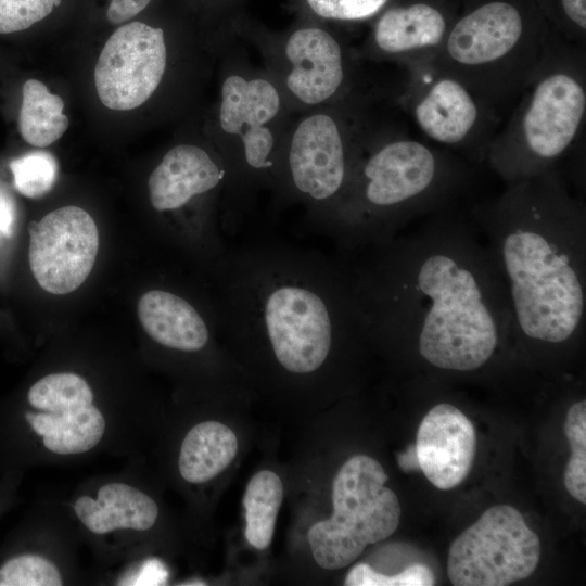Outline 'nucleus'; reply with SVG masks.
Wrapping results in <instances>:
<instances>
[{
  "mask_svg": "<svg viewBox=\"0 0 586 586\" xmlns=\"http://www.w3.org/2000/svg\"><path fill=\"white\" fill-rule=\"evenodd\" d=\"M344 255L369 339L410 344L434 369L470 373L513 337L499 270L458 205Z\"/></svg>",
  "mask_w": 586,
  "mask_h": 586,
  "instance_id": "f257e3e1",
  "label": "nucleus"
},
{
  "mask_svg": "<svg viewBox=\"0 0 586 586\" xmlns=\"http://www.w3.org/2000/svg\"><path fill=\"white\" fill-rule=\"evenodd\" d=\"M215 275L218 319L286 374L318 373L341 344L367 337L344 258L262 241L226 251Z\"/></svg>",
  "mask_w": 586,
  "mask_h": 586,
  "instance_id": "f03ea898",
  "label": "nucleus"
},
{
  "mask_svg": "<svg viewBox=\"0 0 586 586\" xmlns=\"http://www.w3.org/2000/svg\"><path fill=\"white\" fill-rule=\"evenodd\" d=\"M468 212L504 281L513 337L544 347L579 339L586 321V207L560 171L507 183Z\"/></svg>",
  "mask_w": 586,
  "mask_h": 586,
  "instance_id": "7ed1b4c3",
  "label": "nucleus"
},
{
  "mask_svg": "<svg viewBox=\"0 0 586 586\" xmlns=\"http://www.w3.org/2000/svg\"><path fill=\"white\" fill-rule=\"evenodd\" d=\"M471 179L468 162L378 125L327 234L344 254L386 242L415 222L457 206Z\"/></svg>",
  "mask_w": 586,
  "mask_h": 586,
  "instance_id": "20e7f679",
  "label": "nucleus"
},
{
  "mask_svg": "<svg viewBox=\"0 0 586 586\" xmlns=\"http://www.w3.org/2000/svg\"><path fill=\"white\" fill-rule=\"evenodd\" d=\"M224 49L212 142L230 173L225 205L232 232L255 195L275 189L283 142L296 114L267 72L252 64L242 47L230 41Z\"/></svg>",
  "mask_w": 586,
  "mask_h": 586,
  "instance_id": "39448f33",
  "label": "nucleus"
},
{
  "mask_svg": "<svg viewBox=\"0 0 586 586\" xmlns=\"http://www.w3.org/2000/svg\"><path fill=\"white\" fill-rule=\"evenodd\" d=\"M522 91L521 102L485 157L506 183L559 171V162L573 148L586 113L582 51L555 30Z\"/></svg>",
  "mask_w": 586,
  "mask_h": 586,
  "instance_id": "423d86ee",
  "label": "nucleus"
},
{
  "mask_svg": "<svg viewBox=\"0 0 586 586\" xmlns=\"http://www.w3.org/2000/svg\"><path fill=\"white\" fill-rule=\"evenodd\" d=\"M553 33L535 0H469L428 63L491 104L522 91Z\"/></svg>",
  "mask_w": 586,
  "mask_h": 586,
  "instance_id": "0eeeda50",
  "label": "nucleus"
},
{
  "mask_svg": "<svg viewBox=\"0 0 586 586\" xmlns=\"http://www.w3.org/2000/svg\"><path fill=\"white\" fill-rule=\"evenodd\" d=\"M377 126L362 92L296 114L281 151L273 206L298 204L308 224L328 233L358 156Z\"/></svg>",
  "mask_w": 586,
  "mask_h": 586,
  "instance_id": "6e6552de",
  "label": "nucleus"
},
{
  "mask_svg": "<svg viewBox=\"0 0 586 586\" xmlns=\"http://www.w3.org/2000/svg\"><path fill=\"white\" fill-rule=\"evenodd\" d=\"M239 34L258 51L262 67L295 114L362 92L356 50L327 27L309 23L281 34L250 28Z\"/></svg>",
  "mask_w": 586,
  "mask_h": 586,
  "instance_id": "1a4fd4ad",
  "label": "nucleus"
},
{
  "mask_svg": "<svg viewBox=\"0 0 586 586\" xmlns=\"http://www.w3.org/2000/svg\"><path fill=\"white\" fill-rule=\"evenodd\" d=\"M380 462L366 455L349 458L332 484L333 513L315 523L307 537L317 564L339 570L354 562L369 545L384 540L398 527L400 505L385 486Z\"/></svg>",
  "mask_w": 586,
  "mask_h": 586,
  "instance_id": "9d476101",
  "label": "nucleus"
},
{
  "mask_svg": "<svg viewBox=\"0 0 586 586\" xmlns=\"http://www.w3.org/2000/svg\"><path fill=\"white\" fill-rule=\"evenodd\" d=\"M540 559V540L519 510L496 505L450 545L447 575L455 586H507L527 578Z\"/></svg>",
  "mask_w": 586,
  "mask_h": 586,
  "instance_id": "9b49d317",
  "label": "nucleus"
},
{
  "mask_svg": "<svg viewBox=\"0 0 586 586\" xmlns=\"http://www.w3.org/2000/svg\"><path fill=\"white\" fill-rule=\"evenodd\" d=\"M407 67L410 78L402 100L420 130L438 144L466 151L474 163L485 162L489 144L481 136L489 104L429 63Z\"/></svg>",
  "mask_w": 586,
  "mask_h": 586,
  "instance_id": "f8f14e48",
  "label": "nucleus"
},
{
  "mask_svg": "<svg viewBox=\"0 0 586 586\" xmlns=\"http://www.w3.org/2000/svg\"><path fill=\"white\" fill-rule=\"evenodd\" d=\"M169 66L165 31L142 22L117 28L106 40L94 68L103 105L129 111L145 103L161 87Z\"/></svg>",
  "mask_w": 586,
  "mask_h": 586,
  "instance_id": "ddd939ff",
  "label": "nucleus"
},
{
  "mask_svg": "<svg viewBox=\"0 0 586 586\" xmlns=\"http://www.w3.org/2000/svg\"><path fill=\"white\" fill-rule=\"evenodd\" d=\"M28 231V262L37 283L52 294L79 288L99 250V231L91 215L78 206H63L31 221Z\"/></svg>",
  "mask_w": 586,
  "mask_h": 586,
  "instance_id": "4468645a",
  "label": "nucleus"
},
{
  "mask_svg": "<svg viewBox=\"0 0 586 586\" xmlns=\"http://www.w3.org/2000/svg\"><path fill=\"white\" fill-rule=\"evenodd\" d=\"M457 15L454 0L390 1L374 16L357 55L406 66L428 63L438 53Z\"/></svg>",
  "mask_w": 586,
  "mask_h": 586,
  "instance_id": "2eb2a0df",
  "label": "nucleus"
},
{
  "mask_svg": "<svg viewBox=\"0 0 586 586\" xmlns=\"http://www.w3.org/2000/svg\"><path fill=\"white\" fill-rule=\"evenodd\" d=\"M229 186L228 166L214 143L209 148L192 142L171 146L148 179L151 206L168 214L196 203L214 209L219 194L224 193L226 200Z\"/></svg>",
  "mask_w": 586,
  "mask_h": 586,
  "instance_id": "dca6fc26",
  "label": "nucleus"
},
{
  "mask_svg": "<svg viewBox=\"0 0 586 586\" xmlns=\"http://www.w3.org/2000/svg\"><path fill=\"white\" fill-rule=\"evenodd\" d=\"M476 445L474 425L448 403L437 404L425 413L415 443L420 470L440 489H451L466 480Z\"/></svg>",
  "mask_w": 586,
  "mask_h": 586,
  "instance_id": "f3484780",
  "label": "nucleus"
},
{
  "mask_svg": "<svg viewBox=\"0 0 586 586\" xmlns=\"http://www.w3.org/2000/svg\"><path fill=\"white\" fill-rule=\"evenodd\" d=\"M137 313L144 332L165 348L199 353L212 341L211 319L179 292L152 289L139 298Z\"/></svg>",
  "mask_w": 586,
  "mask_h": 586,
  "instance_id": "a211bd4d",
  "label": "nucleus"
},
{
  "mask_svg": "<svg viewBox=\"0 0 586 586\" xmlns=\"http://www.w3.org/2000/svg\"><path fill=\"white\" fill-rule=\"evenodd\" d=\"M238 451L235 434L217 421H204L194 425L184 436L178 467L189 483H205L221 473Z\"/></svg>",
  "mask_w": 586,
  "mask_h": 586,
  "instance_id": "6ab92c4d",
  "label": "nucleus"
},
{
  "mask_svg": "<svg viewBox=\"0 0 586 586\" xmlns=\"http://www.w3.org/2000/svg\"><path fill=\"white\" fill-rule=\"evenodd\" d=\"M18 130L29 144L44 148L59 140L68 127L61 97L50 93L43 82L28 79L23 85Z\"/></svg>",
  "mask_w": 586,
  "mask_h": 586,
  "instance_id": "aec40b11",
  "label": "nucleus"
},
{
  "mask_svg": "<svg viewBox=\"0 0 586 586\" xmlns=\"http://www.w3.org/2000/svg\"><path fill=\"white\" fill-rule=\"evenodd\" d=\"M282 499V482L270 470L258 471L247 483L243 496L245 538L256 549L263 550L270 545Z\"/></svg>",
  "mask_w": 586,
  "mask_h": 586,
  "instance_id": "412c9836",
  "label": "nucleus"
},
{
  "mask_svg": "<svg viewBox=\"0 0 586 586\" xmlns=\"http://www.w3.org/2000/svg\"><path fill=\"white\" fill-rule=\"evenodd\" d=\"M28 403L41 411L64 413L92 404L93 393L87 381L71 372L48 374L31 385Z\"/></svg>",
  "mask_w": 586,
  "mask_h": 586,
  "instance_id": "4be33fe9",
  "label": "nucleus"
},
{
  "mask_svg": "<svg viewBox=\"0 0 586 586\" xmlns=\"http://www.w3.org/2000/svg\"><path fill=\"white\" fill-rule=\"evenodd\" d=\"M97 500L123 518L124 528L146 531L154 525L158 515V507L150 496L125 483L103 485Z\"/></svg>",
  "mask_w": 586,
  "mask_h": 586,
  "instance_id": "5701e85b",
  "label": "nucleus"
},
{
  "mask_svg": "<svg viewBox=\"0 0 586 586\" xmlns=\"http://www.w3.org/2000/svg\"><path fill=\"white\" fill-rule=\"evenodd\" d=\"M564 433L571 456L565 466L563 483L577 501L586 502V400L574 403L568 410Z\"/></svg>",
  "mask_w": 586,
  "mask_h": 586,
  "instance_id": "b1692460",
  "label": "nucleus"
},
{
  "mask_svg": "<svg viewBox=\"0 0 586 586\" xmlns=\"http://www.w3.org/2000/svg\"><path fill=\"white\" fill-rule=\"evenodd\" d=\"M14 186L27 198H39L48 193L58 177V162L46 151L25 154L10 163Z\"/></svg>",
  "mask_w": 586,
  "mask_h": 586,
  "instance_id": "393cba45",
  "label": "nucleus"
},
{
  "mask_svg": "<svg viewBox=\"0 0 586 586\" xmlns=\"http://www.w3.org/2000/svg\"><path fill=\"white\" fill-rule=\"evenodd\" d=\"M58 566L39 555H22L0 566V586H61Z\"/></svg>",
  "mask_w": 586,
  "mask_h": 586,
  "instance_id": "a878e982",
  "label": "nucleus"
},
{
  "mask_svg": "<svg viewBox=\"0 0 586 586\" xmlns=\"http://www.w3.org/2000/svg\"><path fill=\"white\" fill-rule=\"evenodd\" d=\"M552 28L569 41L586 33V0H535Z\"/></svg>",
  "mask_w": 586,
  "mask_h": 586,
  "instance_id": "bb28decb",
  "label": "nucleus"
},
{
  "mask_svg": "<svg viewBox=\"0 0 586 586\" xmlns=\"http://www.w3.org/2000/svg\"><path fill=\"white\" fill-rule=\"evenodd\" d=\"M435 577L431 569L424 564H412L398 574L385 575L370 565H355L345 578L347 586H431Z\"/></svg>",
  "mask_w": 586,
  "mask_h": 586,
  "instance_id": "cd10ccee",
  "label": "nucleus"
},
{
  "mask_svg": "<svg viewBox=\"0 0 586 586\" xmlns=\"http://www.w3.org/2000/svg\"><path fill=\"white\" fill-rule=\"evenodd\" d=\"M391 0H304L318 18L362 22L374 17Z\"/></svg>",
  "mask_w": 586,
  "mask_h": 586,
  "instance_id": "c85d7f7f",
  "label": "nucleus"
},
{
  "mask_svg": "<svg viewBox=\"0 0 586 586\" xmlns=\"http://www.w3.org/2000/svg\"><path fill=\"white\" fill-rule=\"evenodd\" d=\"M61 0H0V34L24 30L48 16Z\"/></svg>",
  "mask_w": 586,
  "mask_h": 586,
  "instance_id": "c756f323",
  "label": "nucleus"
},
{
  "mask_svg": "<svg viewBox=\"0 0 586 586\" xmlns=\"http://www.w3.org/2000/svg\"><path fill=\"white\" fill-rule=\"evenodd\" d=\"M151 0H111L106 17L112 24L131 20L143 11Z\"/></svg>",
  "mask_w": 586,
  "mask_h": 586,
  "instance_id": "7c9ffc66",
  "label": "nucleus"
},
{
  "mask_svg": "<svg viewBox=\"0 0 586 586\" xmlns=\"http://www.w3.org/2000/svg\"><path fill=\"white\" fill-rule=\"evenodd\" d=\"M398 466L404 471L420 470L415 444L410 445L404 453L398 455Z\"/></svg>",
  "mask_w": 586,
  "mask_h": 586,
  "instance_id": "2f4dec72",
  "label": "nucleus"
},
{
  "mask_svg": "<svg viewBox=\"0 0 586 586\" xmlns=\"http://www.w3.org/2000/svg\"><path fill=\"white\" fill-rule=\"evenodd\" d=\"M13 221L11 206L0 196V231L9 232Z\"/></svg>",
  "mask_w": 586,
  "mask_h": 586,
  "instance_id": "473e14b6",
  "label": "nucleus"
}]
</instances>
